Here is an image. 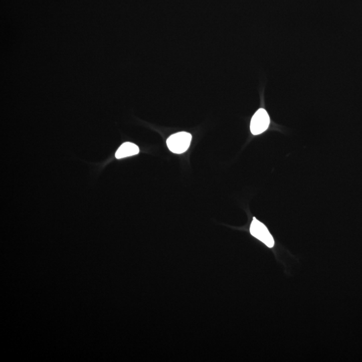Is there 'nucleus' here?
Masks as SVG:
<instances>
[{
	"instance_id": "nucleus-1",
	"label": "nucleus",
	"mask_w": 362,
	"mask_h": 362,
	"mask_svg": "<svg viewBox=\"0 0 362 362\" xmlns=\"http://www.w3.org/2000/svg\"><path fill=\"white\" fill-rule=\"evenodd\" d=\"M192 140V134L188 132H181L171 135L167 139L166 144L171 152L180 154L188 150Z\"/></svg>"
},
{
	"instance_id": "nucleus-2",
	"label": "nucleus",
	"mask_w": 362,
	"mask_h": 362,
	"mask_svg": "<svg viewBox=\"0 0 362 362\" xmlns=\"http://www.w3.org/2000/svg\"><path fill=\"white\" fill-rule=\"evenodd\" d=\"M250 231L252 236L261 241L268 247L272 248L274 246L273 237L270 234L264 224L259 222L257 219L254 218L250 226Z\"/></svg>"
},
{
	"instance_id": "nucleus-4",
	"label": "nucleus",
	"mask_w": 362,
	"mask_h": 362,
	"mask_svg": "<svg viewBox=\"0 0 362 362\" xmlns=\"http://www.w3.org/2000/svg\"><path fill=\"white\" fill-rule=\"evenodd\" d=\"M139 148L137 145L131 142H125L119 147L115 152V157L117 159L126 158V157L134 156L139 153Z\"/></svg>"
},
{
	"instance_id": "nucleus-3",
	"label": "nucleus",
	"mask_w": 362,
	"mask_h": 362,
	"mask_svg": "<svg viewBox=\"0 0 362 362\" xmlns=\"http://www.w3.org/2000/svg\"><path fill=\"white\" fill-rule=\"evenodd\" d=\"M270 124V117L264 109H258L252 117L250 130L252 134H262L267 130Z\"/></svg>"
}]
</instances>
